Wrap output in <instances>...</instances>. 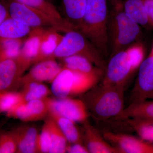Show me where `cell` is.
<instances>
[{
	"label": "cell",
	"mask_w": 153,
	"mask_h": 153,
	"mask_svg": "<svg viewBox=\"0 0 153 153\" xmlns=\"http://www.w3.org/2000/svg\"><path fill=\"white\" fill-rule=\"evenodd\" d=\"M63 36L53 28H43L39 52L35 64L42 60L52 58Z\"/></svg>",
	"instance_id": "9a60e30c"
},
{
	"label": "cell",
	"mask_w": 153,
	"mask_h": 153,
	"mask_svg": "<svg viewBox=\"0 0 153 153\" xmlns=\"http://www.w3.org/2000/svg\"><path fill=\"white\" fill-rule=\"evenodd\" d=\"M132 75L130 63L125 50L117 52L109 60L101 85L125 88Z\"/></svg>",
	"instance_id": "8992f818"
},
{
	"label": "cell",
	"mask_w": 153,
	"mask_h": 153,
	"mask_svg": "<svg viewBox=\"0 0 153 153\" xmlns=\"http://www.w3.org/2000/svg\"></svg>",
	"instance_id": "60d3db41"
},
{
	"label": "cell",
	"mask_w": 153,
	"mask_h": 153,
	"mask_svg": "<svg viewBox=\"0 0 153 153\" xmlns=\"http://www.w3.org/2000/svg\"><path fill=\"white\" fill-rule=\"evenodd\" d=\"M22 74L15 59L0 61V91H5L20 81Z\"/></svg>",
	"instance_id": "e0dca14e"
},
{
	"label": "cell",
	"mask_w": 153,
	"mask_h": 153,
	"mask_svg": "<svg viewBox=\"0 0 153 153\" xmlns=\"http://www.w3.org/2000/svg\"><path fill=\"white\" fill-rule=\"evenodd\" d=\"M149 99H153V94L152 95H151L150 97H149Z\"/></svg>",
	"instance_id": "74e56055"
},
{
	"label": "cell",
	"mask_w": 153,
	"mask_h": 153,
	"mask_svg": "<svg viewBox=\"0 0 153 153\" xmlns=\"http://www.w3.org/2000/svg\"><path fill=\"white\" fill-rule=\"evenodd\" d=\"M128 119L153 120V100L131 103L114 119L124 120Z\"/></svg>",
	"instance_id": "2e32d148"
},
{
	"label": "cell",
	"mask_w": 153,
	"mask_h": 153,
	"mask_svg": "<svg viewBox=\"0 0 153 153\" xmlns=\"http://www.w3.org/2000/svg\"><path fill=\"white\" fill-rule=\"evenodd\" d=\"M68 145L66 148V152L69 153H88L89 151L85 146L82 143H71Z\"/></svg>",
	"instance_id": "d6a6232c"
},
{
	"label": "cell",
	"mask_w": 153,
	"mask_h": 153,
	"mask_svg": "<svg viewBox=\"0 0 153 153\" xmlns=\"http://www.w3.org/2000/svg\"><path fill=\"white\" fill-rule=\"evenodd\" d=\"M23 101L22 93L0 91V112L7 113Z\"/></svg>",
	"instance_id": "f1b7e54d"
},
{
	"label": "cell",
	"mask_w": 153,
	"mask_h": 153,
	"mask_svg": "<svg viewBox=\"0 0 153 153\" xmlns=\"http://www.w3.org/2000/svg\"><path fill=\"white\" fill-rule=\"evenodd\" d=\"M23 43L22 39L0 38V61L16 59L21 52Z\"/></svg>",
	"instance_id": "d4e9b609"
},
{
	"label": "cell",
	"mask_w": 153,
	"mask_h": 153,
	"mask_svg": "<svg viewBox=\"0 0 153 153\" xmlns=\"http://www.w3.org/2000/svg\"><path fill=\"white\" fill-rule=\"evenodd\" d=\"M108 1L111 2L113 5L123 2V0H108Z\"/></svg>",
	"instance_id": "d590c367"
},
{
	"label": "cell",
	"mask_w": 153,
	"mask_h": 153,
	"mask_svg": "<svg viewBox=\"0 0 153 153\" xmlns=\"http://www.w3.org/2000/svg\"><path fill=\"white\" fill-rule=\"evenodd\" d=\"M103 137L111 144L117 148L120 153H153V145L141 138L120 133L107 131Z\"/></svg>",
	"instance_id": "9c48e42d"
},
{
	"label": "cell",
	"mask_w": 153,
	"mask_h": 153,
	"mask_svg": "<svg viewBox=\"0 0 153 153\" xmlns=\"http://www.w3.org/2000/svg\"><path fill=\"white\" fill-rule=\"evenodd\" d=\"M50 132L51 147L50 153L66 152L68 141L55 121L49 116L45 121Z\"/></svg>",
	"instance_id": "603a6c76"
},
{
	"label": "cell",
	"mask_w": 153,
	"mask_h": 153,
	"mask_svg": "<svg viewBox=\"0 0 153 153\" xmlns=\"http://www.w3.org/2000/svg\"><path fill=\"white\" fill-rule=\"evenodd\" d=\"M48 1H49L51 2H52V0H48Z\"/></svg>",
	"instance_id": "ab89813d"
},
{
	"label": "cell",
	"mask_w": 153,
	"mask_h": 153,
	"mask_svg": "<svg viewBox=\"0 0 153 153\" xmlns=\"http://www.w3.org/2000/svg\"><path fill=\"white\" fill-rule=\"evenodd\" d=\"M74 55L84 56L99 68L104 69V56L82 33L73 30L65 33L52 58L62 59Z\"/></svg>",
	"instance_id": "277c9868"
},
{
	"label": "cell",
	"mask_w": 153,
	"mask_h": 153,
	"mask_svg": "<svg viewBox=\"0 0 153 153\" xmlns=\"http://www.w3.org/2000/svg\"><path fill=\"white\" fill-rule=\"evenodd\" d=\"M32 29L10 16L0 26V38L22 39L28 36Z\"/></svg>",
	"instance_id": "d6986e66"
},
{
	"label": "cell",
	"mask_w": 153,
	"mask_h": 153,
	"mask_svg": "<svg viewBox=\"0 0 153 153\" xmlns=\"http://www.w3.org/2000/svg\"><path fill=\"white\" fill-rule=\"evenodd\" d=\"M45 99L25 102L33 121L41 120L48 114V107Z\"/></svg>",
	"instance_id": "f546056e"
},
{
	"label": "cell",
	"mask_w": 153,
	"mask_h": 153,
	"mask_svg": "<svg viewBox=\"0 0 153 153\" xmlns=\"http://www.w3.org/2000/svg\"><path fill=\"white\" fill-rule=\"evenodd\" d=\"M125 13L131 21L142 26L149 25L146 12L142 0H125L123 2Z\"/></svg>",
	"instance_id": "cb8c5ba5"
},
{
	"label": "cell",
	"mask_w": 153,
	"mask_h": 153,
	"mask_svg": "<svg viewBox=\"0 0 153 153\" xmlns=\"http://www.w3.org/2000/svg\"><path fill=\"white\" fill-rule=\"evenodd\" d=\"M63 68L53 58L38 62L29 72L22 76L20 82L23 85L31 82H52Z\"/></svg>",
	"instance_id": "30bf717a"
},
{
	"label": "cell",
	"mask_w": 153,
	"mask_h": 153,
	"mask_svg": "<svg viewBox=\"0 0 153 153\" xmlns=\"http://www.w3.org/2000/svg\"><path fill=\"white\" fill-rule=\"evenodd\" d=\"M61 60L63 61V67L72 71L85 74H94L104 71L103 69L95 66L90 60L81 55H72Z\"/></svg>",
	"instance_id": "ffe728a7"
},
{
	"label": "cell",
	"mask_w": 153,
	"mask_h": 153,
	"mask_svg": "<svg viewBox=\"0 0 153 153\" xmlns=\"http://www.w3.org/2000/svg\"><path fill=\"white\" fill-rule=\"evenodd\" d=\"M73 79V71L63 67L52 83L51 91L57 98L68 97L71 94Z\"/></svg>",
	"instance_id": "ac0fdd59"
},
{
	"label": "cell",
	"mask_w": 153,
	"mask_h": 153,
	"mask_svg": "<svg viewBox=\"0 0 153 153\" xmlns=\"http://www.w3.org/2000/svg\"><path fill=\"white\" fill-rule=\"evenodd\" d=\"M149 20V25L153 27V0H142Z\"/></svg>",
	"instance_id": "836d02e7"
},
{
	"label": "cell",
	"mask_w": 153,
	"mask_h": 153,
	"mask_svg": "<svg viewBox=\"0 0 153 153\" xmlns=\"http://www.w3.org/2000/svg\"><path fill=\"white\" fill-rule=\"evenodd\" d=\"M59 126L70 143H82L83 137L75 125V122L63 117L54 114L49 113Z\"/></svg>",
	"instance_id": "7402d4cb"
},
{
	"label": "cell",
	"mask_w": 153,
	"mask_h": 153,
	"mask_svg": "<svg viewBox=\"0 0 153 153\" xmlns=\"http://www.w3.org/2000/svg\"><path fill=\"white\" fill-rule=\"evenodd\" d=\"M64 18L77 30L85 12L86 0H62Z\"/></svg>",
	"instance_id": "44dd1931"
},
{
	"label": "cell",
	"mask_w": 153,
	"mask_h": 153,
	"mask_svg": "<svg viewBox=\"0 0 153 153\" xmlns=\"http://www.w3.org/2000/svg\"><path fill=\"white\" fill-rule=\"evenodd\" d=\"M147 120L150 121L152 122H153V120Z\"/></svg>",
	"instance_id": "f35d334b"
},
{
	"label": "cell",
	"mask_w": 153,
	"mask_h": 153,
	"mask_svg": "<svg viewBox=\"0 0 153 153\" xmlns=\"http://www.w3.org/2000/svg\"><path fill=\"white\" fill-rule=\"evenodd\" d=\"M131 67L132 74L138 70L145 57V48L140 43H136L125 49Z\"/></svg>",
	"instance_id": "83f0119b"
},
{
	"label": "cell",
	"mask_w": 153,
	"mask_h": 153,
	"mask_svg": "<svg viewBox=\"0 0 153 153\" xmlns=\"http://www.w3.org/2000/svg\"><path fill=\"white\" fill-rule=\"evenodd\" d=\"M9 17L8 10L5 0H0V26Z\"/></svg>",
	"instance_id": "e575fe53"
},
{
	"label": "cell",
	"mask_w": 153,
	"mask_h": 153,
	"mask_svg": "<svg viewBox=\"0 0 153 153\" xmlns=\"http://www.w3.org/2000/svg\"><path fill=\"white\" fill-rule=\"evenodd\" d=\"M24 86L25 89L22 93L24 102L44 99L50 93L49 88L42 82L33 81L26 83Z\"/></svg>",
	"instance_id": "484cf974"
},
{
	"label": "cell",
	"mask_w": 153,
	"mask_h": 153,
	"mask_svg": "<svg viewBox=\"0 0 153 153\" xmlns=\"http://www.w3.org/2000/svg\"><path fill=\"white\" fill-rule=\"evenodd\" d=\"M127 124L146 141L153 142V122L144 120L128 119L125 120Z\"/></svg>",
	"instance_id": "4316f807"
},
{
	"label": "cell",
	"mask_w": 153,
	"mask_h": 153,
	"mask_svg": "<svg viewBox=\"0 0 153 153\" xmlns=\"http://www.w3.org/2000/svg\"><path fill=\"white\" fill-rule=\"evenodd\" d=\"M84 123V139L89 153H120L117 148L105 139L97 129L87 122Z\"/></svg>",
	"instance_id": "4fadbf2b"
},
{
	"label": "cell",
	"mask_w": 153,
	"mask_h": 153,
	"mask_svg": "<svg viewBox=\"0 0 153 153\" xmlns=\"http://www.w3.org/2000/svg\"><path fill=\"white\" fill-rule=\"evenodd\" d=\"M16 139L12 131L0 134V153L17 152Z\"/></svg>",
	"instance_id": "4dcf8cb0"
},
{
	"label": "cell",
	"mask_w": 153,
	"mask_h": 153,
	"mask_svg": "<svg viewBox=\"0 0 153 153\" xmlns=\"http://www.w3.org/2000/svg\"><path fill=\"white\" fill-rule=\"evenodd\" d=\"M16 141L18 151L20 153H37L38 134L36 128L23 126L12 131Z\"/></svg>",
	"instance_id": "5bb4252c"
},
{
	"label": "cell",
	"mask_w": 153,
	"mask_h": 153,
	"mask_svg": "<svg viewBox=\"0 0 153 153\" xmlns=\"http://www.w3.org/2000/svg\"><path fill=\"white\" fill-rule=\"evenodd\" d=\"M43 28L32 29L23 43L19 56L15 59L22 74L31 64L35 63L39 52Z\"/></svg>",
	"instance_id": "8fae6325"
},
{
	"label": "cell",
	"mask_w": 153,
	"mask_h": 153,
	"mask_svg": "<svg viewBox=\"0 0 153 153\" xmlns=\"http://www.w3.org/2000/svg\"><path fill=\"white\" fill-rule=\"evenodd\" d=\"M136 82L131 94V103L149 99L153 94V55H149L138 69Z\"/></svg>",
	"instance_id": "ba28073f"
},
{
	"label": "cell",
	"mask_w": 153,
	"mask_h": 153,
	"mask_svg": "<svg viewBox=\"0 0 153 153\" xmlns=\"http://www.w3.org/2000/svg\"><path fill=\"white\" fill-rule=\"evenodd\" d=\"M150 53H151V54H152V55H153V44L152 47V50H151V52Z\"/></svg>",
	"instance_id": "8d00e7d4"
},
{
	"label": "cell",
	"mask_w": 153,
	"mask_h": 153,
	"mask_svg": "<svg viewBox=\"0 0 153 153\" xmlns=\"http://www.w3.org/2000/svg\"><path fill=\"white\" fill-rule=\"evenodd\" d=\"M42 12L55 24L60 33L76 30V27L61 15L57 8L48 0H14Z\"/></svg>",
	"instance_id": "7c38bea8"
},
{
	"label": "cell",
	"mask_w": 153,
	"mask_h": 153,
	"mask_svg": "<svg viewBox=\"0 0 153 153\" xmlns=\"http://www.w3.org/2000/svg\"><path fill=\"white\" fill-rule=\"evenodd\" d=\"M51 144L50 132L45 123L41 133L38 134L37 141V153H49Z\"/></svg>",
	"instance_id": "1f68e13d"
},
{
	"label": "cell",
	"mask_w": 153,
	"mask_h": 153,
	"mask_svg": "<svg viewBox=\"0 0 153 153\" xmlns=\"http://www.w3.org/2000/svg\"><path fill=\"white\" fill-rule=\"evenodd\" d=\"M108 0H86L84 15L77 28L105 57L109 52Z\"/></svg>",
	"instance_id": "6da1fadb"
},
{
	"label": "cell",
	"mask_w": 153,
	"mask_h": 153,
	"mask_svg": "<svg viewBox=\"0 0 153 153\" xmlns=\"http://www.w3.org/2000/svg\"><path fill=\"white\" fill-rule=\"evenodd\" d=\"M48 114L52 113L68 118L74 122L85 123L88 117V111L84 101L68 97L45 99Z\"/></svg>",
	"instance_id": "5b68a950"
},
{
	"label": "cell",
	"mask_w": 153,
	"mask_h": 153,
	"mask_svg": "<svg viewBox=\"0 0 153 153\" xmlns=\"http://www.w3.org/2000/svg\"><path fill=\"white\" fill-rule=\"evenodd\" d=\"M125 88L96 85L88 91L83 100L88 112L95 119L115 118L124 109Z\"/></svg>",
	"instance_id": "7a4b0ae2"
},
{
	"label": "cell",
	"mask_w": 153,
	"mask_h": 153,
	"mask_svg": "<svg viewBox=\"0 0 153 153\" xmlns=\"http://www.w3.org/2000/svg\"><path fill=\"white\" fill-rule=\"evenodd\" d=\"M108 16V23L109 49L111 55L125 50L139 37L140 25L127 16L123 11V2L114 5Z\"/></svg>",
	"instance_id": "3957f363"
},
{
	"label": "cell",
	"mask_w": 153,
	"mask_h": 153,
	"mask_svg": "<svg viewBox=\"0 0 153 153\" xmlns=\"http://www.w3.org/2000/svg\"><path fill=\"white\" fill-rule=\"evenodd\" d=\"M5 1L10 16L13 19L32 29L53 28L57 30L55 24L42 12L14 0H5Z\"/></svg>",
	"instance_id": "52a82bcc"
}]
</instances>
